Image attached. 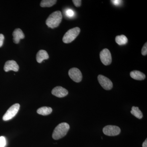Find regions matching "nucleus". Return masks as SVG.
I'll return each mask as SVG.
<instances>
[{"label": "nucleus", "mask_w": 147, "mask_h": 147, "mask_svg": "<svg viewBox=\"0 0 147 147\" xmlns=\"http://www.w3.org/2000/svg\"><path fill=\"white\" fill-rule=\"evenodd\" d=\"M56 0H42L40 3L41 7H51L57 3Z\"/></svg>", "instance_id": "f3484780"}, {"label": "nucleus", "mask_w": 147, "mask_h": 147, "mask_svg": "<svg viewBox=\"0 0 147 147\" xmlns=\"http://www.w3.org/2000/svg\"><path fill=\"white\" fill-rule=\"evenodd\" d=\"M98 80L100 86L104 89L110 90L113 88V83L107 77L103 75H99L98 76Z\"/></svg>", "instance_id": "6e6552de"}, {"label": "nucleus", "mask_w": 147, "mask_h": 147, "mask_svg": "<svg viewBox=\"0 0 147 147\" xmlns=\"http://www.w3.org/2000/svg\"><path fill=\"white\" fill-rule=\"evenodd\" d=\"M66 14L67 16V17L71 18V17H73L74 16V11L72 9H69L66 11Z\"/></svg>", "instance_id": "6ab92c4d"}, {"label": "nucleus", "mask_w": 147, "mask_h": 147, "mask_svg": "<svg viewBox=\"0 0 147 147\" xmlns=\"http://www.w3.org/2000/svg\"><path fill=\"white\" fill-rule=\"evenodd\" d=\"M12 35L13 36V42L16 44L20 42V40L24 39L25 35L21 29L17 28L13 31Z\"/></svg>", "instance_id": "9b49d317"}, {"label": "nucleus", "mask_w": 147, "mask_h": 147, "mask_svg": "<svg viewBox=\"0 0 147 147\" xmlns=\"http://www.w3.org/2000/svg\"><path fill=\"white\" fill-rule=\"evenodd\" d=\"M4 40V36L3 34H0V47L2 46Z\"/></svg>", "instance_id": "5701e85b"}, {"label": "nucleus", "mask_w": 147, "mask_h": 147, "mask_svg": "<svg viewBox=\"0 0 147 147\" xmlns=\"http://www.w3.org/2000/svg\"><path fill=\"white\" fill-rule=\"evenodd\" d=\"M6 145V140L5 137H0V147H5Z\"/></svg>", "instance_id": "a211bd4d"}, {"label": "nucleus", "mask_w": 147, "mask_h": 147, "mask_svg": "<svg viewBox=\"0 0 147 147\" xmlns=\"http://www.w3.org/2000/svg\"><path fill=\"white\" fill-rule=\"evenodd\" d=\"M52 93L57 97L62 98L66 96L68 94V92L63 87L57 86L52 90Z\"/></svg>", "instance_id": "1a4fd4ad"}, {"label": "nucleus", "mask_w": 147, "mask_h": 147, "mask_svg": "<svg viewBox=\"0 0 147 147\" xmlns=\"http://www.w3.org/2000/svg\"><path fill=\"white\" fill-rule=\"evenodd\" d=\"M130 112L133 115L135 116L137 118L141 119L143 118V114L138 107L133 106L131 108V110Z\"/></svg>", "instance_id": "dca6fc26"}, {"label": "nucleus", "mask_w": 147, "mask_h": 147, "mask_svg": "<svg viewBox=\"0 0 147 147\" xmlns=\"http://www.w3.org/2000/svg\"><path fill=\"white\" fill-rule=\"evenodd\" d=\"M142 147H147V140L146 139L144 142L143 143V145H142Z\"/></svg>", "instance_id": "b1692460"}, {"label": "nucleus", "mask_w": 147, "mask_h": 147, "mask_svg": "<svg viewBox=\"0 0 147 147\" xmlns=\"http://www.w3.org/2000/svg\"><path fill=\"white\" fill-rule=\"evenodd\" d=\"M62 19V15L60 11L51 13L46 21V24L49 28L53 29L59 26Z\"/></svg>", "instance_id": "f257e3e1"}, {"label": "nucleus", "mask_w": 147, "mask_h": 147, "mask_svg": "<svg viewBox=\"0 0 147 147\" xmlns=\"http://www.w3.org/2000/svg\"><path fill=\"white\" fill-rule=\"evenodd\" d=\"M142 54L143 56H146L147 54V42H146L142 47Z\"/></svg>", "instance_id": "aec40b11"}, {"label": "nucleus", "mask_w": 147, "mask_h": 147, "mask_svg": "<svg viewBox=\"0 0 147 147\" xmlns=\"http://www.w3.org/2000/svg\"><path fill=\"white\" fill-rule=\"evenodd\" d=\"M100 60L104 65H109L112 63V56L110 51L108 49L105 48L100 52Z\"/></svg>", "instance_id": "423d86ee"}, {"label": "nucleus", "mask_w": 147, "mask_h": 147, "mask_svg": "<svg viewBox=\"0 0 147 147\" xmlns=\"http://www.w3.org/2000/svg\"><path fill=\"white\" fill-rule=\"evenodd\" d=\"M20 107V105L18 103H16L12 105L3 116V120L5 121H7L13 118L18 113Z\"/></svg>", "instance_id": "20e7f679"}, {"label": "nucleus", "mask_w": 147, "mask_h": 147, "mask_svg": "<svg viewBox=\"0 0 147 147\" xmlns=\"http://www.w3.org/2000/svg\"><path fill=\"white\" fill-rule=\"evenodd\" d=\"M49 55L46 51L44 50H40L37 53L36 59L38 63H41L42 61L49 59Z\"/></svg>", "instance_id": "f8f14e48"}, {"label": "nucleus", "mask_w": 147, "mask_h": 147, "mask_svg": "<svg viewBox=\"0 0 147 147\" xmlns=\"http://www.w3.org/2000/svg\"><path fill=\"white\" fill-rule=\"evenodd\" d=\"M73 3L76 7H79L81 6L82 4V1L81 0H73L72 1Z\"/></svg>", "instance_id": "412c9836"}, {"label": "nucleus", "mask_w": 147, "mask_h": 147, "mask_svg": "<svg viewBox=\"0 0 147 147\" xmlns=\"http://www.w3.org/2000/svg\"><path fill=\"white\" fill-rule=\"evenodd\" d=\"M115 41L119 45H124L127 43L128 39L125 36L121 35L116 37Z\"/></svg>", "instance_id": "2eb2a0df"}, {"label": "nucleus", "mask_w": 147, "mask_h": 147, "mask_svg": "<svg viewBox=\"0 0 147 147\" xmlns=\"http://www.w3.org/2000/svg\"><path fill=\"white\" fill-rule=\"evenodd\" d=\"M69 125L66 123H62L58 125L54 129L53 138L55 140H58L63 138L67 134L69 130Z\"/></svg>", "instance_id": "f03ea898"}, {"label": "nucleus", "mask_w": 147, "mask_h": 147, "mask_svg": "<svg viewBox=\"0 0 147 147\" xmlns=\"http://www.w3.org/2000/svg\"><path fill=\"white\" fill-rule=\"evenodd\" d=\"M81 30L78 27L70 29L66 32L63 38V41L65 43H69L73 41L80 33Z\"/></svg>", "instance_id": "7ed1b4c3"}, {"label": "nucleus", "mask_w": 147, "mask_h": 147, "mask_svg": "<svg viewBox=\"0 0 147 147\" xmlns=\"http://www.w3.org/2000/svg\"><path fill=\"white\" fill-rule=\"evenodd\" d=\"M102 131L107 136H115L120 133L121 129L119 127L115 125H108L103 128Z\"/></svg>", "instance_id": "39448f33"}, {"label": "nucleus", "mask_w": 147, "mask_h": 147, "mask_svg": "<svg viewBox=\"0 0 147 147\" xmlns=\"http://www.w3.org/2000/svg\"><path fill=\"white\" fill-rule=\"evenodd\" d=\"M69 76L73 81L79 83L82 81V74L79 69L73 67L70 69L68 72Z\"/></svg>", "instance_id": "0eeeda50"}, {"label": "nucleus", "mask_w": 147, "mask_h": 147, "mask_svg": "<svg viewBox=\"0 0 147 147\" xmlns=\"http://www.w3.org/2000/svg\"><path fill=\"white\" fill-rule=\"evenodd\" d=\"M130 75L132 79L139 81L144 80L146 78V75L144 74L137 70L131 71L130 72Z\"/></svg>", "instance_id": "ddd939ff"}, {"label": "nucleus", "mask_w": 147, "mask_h": 147, "mask_svg": "<svg viewBox=\"0 0 147 147\" xmlns=\"http://www.w3.org/2000/svg\"><path fill=\"white\" fill-rule=\"evenodd\" d=\"M111 1L112 2L114 5L119 6L120 5L122 1H120V0H113V1Z\"/></svg>", "instance_id": "4be33fe9"}, {"label": "nucleus", "mask_w": 147, "mask_h": 147, "mask_svg": "<svg viewBox=\"0 0 147 147\" xmlns=\"http://www.w3.org/2000/svg\"><path fill=\"white\" fill-rule=\"evenodd\" d=\"M53 109L48 107H42L37 110V113L40 115L43 116L47 115L52 113Z\"/></svg>", "instance_id": "4468645a"}, {"label": "nucleus", "mask_w": 147, "mask_h": 147, "mask_svg": "<svg viewBox=\"0 0 147 147\" xmlns=\"http://www.w3.org/2000/svg\"><path fill=\"white\" fill-rule=\"evenodd\" d=\"M19 67L15 61L13 60L8 61L5 63L4 67V69L6 72L9 71H18Z\"/></svg>", "instance_id": "9d476101"}]
</instances>
